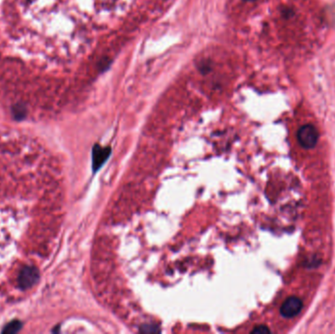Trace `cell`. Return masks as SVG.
I'll list each match as a JSON object with an SVG mask.
<instances>
[{
	"label": "cell",
	"mask_w": 335,
	"mask_h": 334,
	"mask_svg": "<svg viewBox=\"0 0 335 334\" xmlns=\"http://www.w3.org/2000/svg\"><path fill=\"white\" fill-rule=\"evenodd\" d=\"M297 139L303 148L311 149L318 143L319 133L313 125H305L299 129L297 133Z\"/></svg>",
	"instance_id": "1"
},
{
	"label": "cell",
	"mask_w": 335,
	"mask_h": 334,
	"mask_svg": "<svg viewBox=\"0 0 335 334\" xmlns=\"http://www.w3.org/2000/svg\"><path fill=\"white\" fill-rule=\"evenodd\" d=\"M303 308V302L296 296L287 298L280 307V314L283 318L291 319L297 316Z\"/></svg>",
	"instance_id": "2"
},
{
	"label": "cell",
	"mask_w": 335,
	"mask_h": 334,
	"mask_svg": "<svg viewBox=\"0 0 335 334\" xmlns=\"http://www.w3.org/2000/svg\"><path fill=\"white\" fill-rule=\"evenodd\" d=\"M111 154L110 147H101L100 145H95L92 151V167L96 171L102 167L108 160Z\"/></svg>",
	"instance_id": "3"
},
{
	"label": "cell",
	"mask_w": 335,
	"mask_h": 334,
	"mask_svg": "<svg viewBox=\"0 0 335 334\" xmlns=\"http://www.w3.org/2000/svg\"><path fill=\"white\" fill-rule=\"evenodd\" d=\"M38 279V272L33 267H26L19 276V283L23 288L32 286Z\"/></svg>",
	"instance_id": "4"
},
{
	"label": "cell",
	"mask_w": 335,
	"mask_h": 334,
	"mask_svg": "<svg viewBox=\"0 0 335 334\" xmlns=\"http://www.w3.org/2000/svg\"><path fill=\"white\" fill-rule=\"evenodd\" d=\"M20 329H21V324L18 322H13L3 330V333L7 332L10 334H14V333H17Z\"/></svg>",
	"instance_id": "5"
},
{
	"label": "cell",
	"mask_w": 335,
	"mask_h": 334,
	"mask_svg": "<svg viewBox=\"0 0 335 334\" xmlns=\"http://www.w3.org/2000/svg\"><path fill=\"white\" fill-rule=\"evenodd\" d=\"M252 334H270L271 331L268 327L266 326H258L256 327L252 332Z\"/></svg>",
	"instance_id": "6"
},
{
	"label": "cell",
	"mask_w": 335,
	"mask_h": 334,
	"mask_svg": "<svg viewBox=\"0 0 335 334\" xmlns=\"http://www.w3.org/2000/svg\"><path fill=\"white\" fill-rule=\"evenodd\" d=\"M245 1H254V0H245Z\"/></svg>",
	"instance_id": "7"
}]
</instances>
